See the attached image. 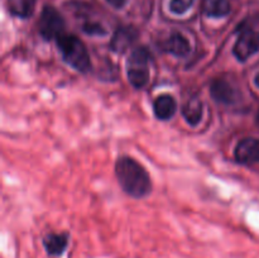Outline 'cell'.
I'll return each instance as SVG.
<instances>
[{
	"instance_id": "obj_10",
	"label": "cell",
	"mask_w": 259,
	"mask_h": 258,
	"mask_svg": "<svg viewBox=\"0 0 259 258\" xmlns=\"http://www.w3.org/2000/svg\"><path fill=\"white\" fill-rule=\"evenodd\" d=\"M210 94L218 103L222 104H233L237 99V91L225 80L212 81L210 86Z\"/></svg>"
},
{
	"instance_id": "obj_14",
	"label": "cell",
	"mask_w": 259,
	"mask_h": 258,
	"mask_svg": "<svg viewBox=\"0 0 259 258\" xmlns=\"http://www.w3.org/2000/svg\"><path fill=\"white\" fill-rule=\"evenodd\" d=\"M35 3H37V0H9L8 8H9L10 14L25 19V18H29L33 15L35 9Z\"/></svg>"
},
{
	"instance_id": "obj_11",
	"label": "cell",
	"mask_w": 259,
	"mask_h": 258,
	"mask_svg": "<svg viewBox=\"0 0 259 258\" xmlns=\"http://www.w3.org/2000/svg\"><path fill=\"white\" fill-rule=\"evenodd\" d=\"M43 245L52 257H58L68 245V235L66 233H51L43 238Z\"/></svg>"
},
{
	"instance_id": "obj_5",
	"label": "cell",
	"mask_w": 259,
	"mask_h": 258,
	"mask_svg": "<svg viewBox=\"0 0 259 258\" xmlns=\"http://www.w3.org/2000/svg\"><path fill=\"white\" fill-rule=\"evenodd\" d=\"M257 52H259V33L247 28L238 37L233 48V53L238 61L244 62Z\"/></svg>"
},
{
	"instance_id": "obj_9",
	"label": "cell",
	"mask_w": 259,
	"mask_h": 258,
	"mask_svg": "<svg viewBox=\"0 0 259 258\" xmlns=\"http://www.w3.org/2000/svg\"><path fill=\"white\" fill-rule=\"evenodd\" d=\"M163 50L171 55L176 56V57H185L191 51V45L184 34L175 32L163 43Z\"/></svg>"
},
{
	"instance_id": "obj_12",
	"label": "cell",
	"mask_w": 259,
	"mask_h": 258,
	"mask_svg": "<svg viewBox=\"0 0 259 258\" xmlns=\"http://www.w3.org/2000/svg\"><path fill=\"white\" fill-rule=\"evenodd\" d=\"M202 114H204V109H202V103L199 99H191L182 108V115H184L185 120L192 126L197 125L201 121Z\"/></svg>"
},
{
	"instance_id": "obj_16",
	"label": "cell",
	"mask_w": 259,
	"mask_h": 258,
	"mask_svg": "<svg viewBox=\"0 0 259 258\" xmlns=\"http://www.w3.org/2000/svg\"><path fill=\"white\" fill-rule=\"evenodd\" d=\"M83 30H85L88 34L91 35H100L106 33V30L104 29L100 24H98V23H89V24H85L83 25Z\"/></svg>"
},
{
	"instance_id": "obj_17",
	"label": "cell",
	"mask_w": 259,
	"mask_h": 258,
	"mask_svg": "<svg viewBox=\"0 0 259 258\" xmlns=\"http://www.w3.org/2000/svg\"><path fill=\"white\" fill-rule=\"evenodd\" d=\"M106 2H108L111 7L115 8V9H121V8L125 5L126 0H106Z\"/></svg>"
},
{
	"instance_id": "obj_2",
	"label": "cell",
	"mask_w": 259,
	"mask_h": 258,
	"mask_svg": "<svg viewBox=\"0 0 259 258\" xmlns=\"http://www.w3.org/2000/svg\"><path fill=\"white\" fill-rule=\"evenodd\" d=\"M56 40L66 63H68L78 72H88L90 70V56L80 38L72 34H62Z\"/></svg>"
},
{
	"instance_id": "obj_13",
	"label": "cell",
	"mask_w": 259,
	"mask_h": 258,
	"mask_svg": "<svg viewBox=\"0 0 259 258\" xmlns=\"http://www.w3.org/2000/svg\"><path fill=\"white\" fill-rule=\"evenodd\" d=\"M202 12L211 18H223L230 13L229 0H204Z\"/></svg>"
},
{
	"instance_id": "obj_3",
	"label": "cell",
	"mask_w": 259,
	"mask_h": 258,
	"mask_svg": "<svg viewBox=\"0 0 259 258\" xmlns=\"http://www.w3.org/2000/svg\"><path fill=\"white\" fill-rule=\"evenodd\" d=\"M149 58L151 53L146 47L133 50L126 61L128 80L136 89H142L149 81Z\"/></svg>"
},
{
	"instance_id": "obj_15",
	"label": "cell",
	"mask_w": 259,
	"mask_h": 258,
	"mask_svg": "<svg viewBox=\"0 0 259 258\" xmlns=\"http://www.w3.org/2000/svg\"><path fill=\"white\" fill-rule=\"evenodd\" d=\"M195 0H171L169 9L175 14H184L192 7Z\"/></svg>"
},
{
	"instance_id": "obj_1",
	"label": "cell",
	"mask_w": 259,
	"mask_h": 258,
	"mask_svg": "<svg viewBox=\"0 0 259 258\" xmlns=\"http://www.w3.org/2000/svg\"><path fill=\"white\" fill-rule=\"evenodd\" d=\"M115 174L121 189L136 199L147 196L152 190L148 172L132 157H120L116 161Z\"/></svg>"
},
{
	"instance_id": "obj_6",
	"label": "cell",
	"mask_w": 259,
	"mask_h": 258,
	"mask_svg": "<svg viewBox=\"0 0 259 258\" xmlns=\"http://www.w3.org/2000/svg\"><path fill=\"white\" fill-rule=\"evenodd\" d=\"M235 161L242 164L259 163V139L244 138L238 143L234 151Z\"/></svg>"
},
{
	"instance_id": "obj_8",
	"label": "cell",
	"mask_w": 259,
	"mask_h": 258,
	"mask_svg": "<svg viewBox=\"0 0 259 258\" xmlns=\"http://www.w3.org/2000/svg\"><path fill=\"white\" fill-rule=\"evenodd\" d=\"M177 110V103L175 98L168 94L159 95L156 100L153 101V111L154 115L159 120H169L175 115Z\"/></svg>"
},
{
	"instance_id": "obj_18",
	"label": "cell",
	"mask_w": 259,
	"mask_h": 258,
	"mask_svg": "<svg viewBox=\"0 0 259 258\" xmlns=\"http://www.w3.org/2000/svg\"><path fill=\"white\" fill-rule=\"evenodd\" d=\"M254 83H255V85H257L258 88H259V73H258V75L255 76V77H254Z\"/></svg>"
},
{
	"instance_id": "obj_7",
	"label": "cell",
	"mask_w": 259,
	"mask_h": 258,
	"mask_svg": "<svg viewBox=\"0 0 259 258\" xmlns=\"http://www.w3.org/2000/svg\"><path fill=\"white\" fill-rule=\"evenodd\" d=\"M138 38V30L134 27H119L110 40V47L114 52L124 53Z\"/></svg>"
},
{
	"instance_id": "obj_4",
	"label": "cell",
	"mask_w": 259,
	"mask_h": 258,
	"mask_svg": "<svg viewBox=\"0 0 259 258\" xmlns=\"http://www.w3.org/2000/svg\"><path fill=\"white\" fill-rule=\"evenodd\" d=\"M38 27H39V34L42 35L43 39L52 40L65 34L66 24L63 17L56 8L46 5L40 13Z\"/></svg>"
}]
</instances>
